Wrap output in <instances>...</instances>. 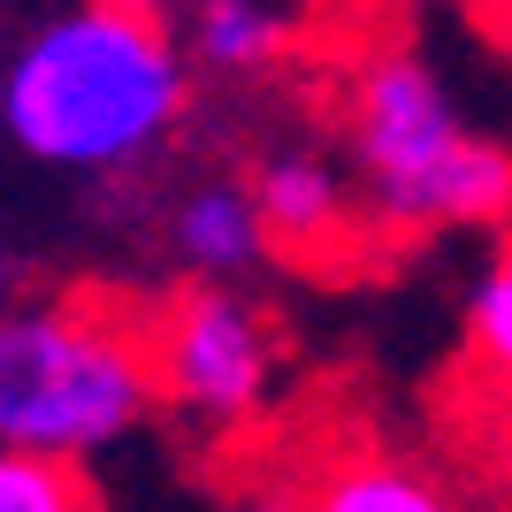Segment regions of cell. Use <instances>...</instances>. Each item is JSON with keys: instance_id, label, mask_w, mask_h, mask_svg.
<instances>
[{"instance_id": "1", "label": "cell", "mask_w": 512, "mask_h": 512, "mask_svg": "<svg viewBox=\"0 0 512 512\" xmlns=\"http://www.w3.org/2000/svg\"><path fill=\"white\" fill-rule=\"evenodd\" d=\"M184 69L161 23L130 0H92L23 46L8 69V130L54 169H107L169 130Z\"/></svg>"}, {"instance_id": "2", "label": "cell", "mask_w": 512, "mask_h": 512, "mask_svg": "<svg viewBox=\"0 0 512 512\" xmlns=\"http://www.w3.org/2000/svg\"><path fill=\"white\" fill-rule=\"evenodd\" d=\"M146 390V337L107 306H31L0 321V444L85 459L146 413Z\"/></svg>"}, {"instance_id": "3", "label": "cell", "mask_w": 512, "mask_h": 512, "mask_svg": "<svg viewBox=\"0 0 512 512\" xmlns=\"http://www.w3.org/2000/svg\"><path fill=\"white\" fill-rule=\"evenodd\" d=\"M352 146H360V176L375 207L406 230L512 214V153L459 130L436 77L406 54L367 62L360 92H352Z\"/></svg>"}, {"instance_id": "4", "label": "cell", "mask_w": 512, "mask_h": 512, "mask_svg": "<svg viewBox=\"0 0 512 512\" xmlns=\"http://www.w3.org/2000/svg\"><path fill=\"white\" fill-rule=\"evenodd\" d=\"M138 337H146L153 383L199 413H245L268 383V329L237 299L192 291V299L161 306L153 321H138Z\"/></svg>"}, {"instance_id": "5", "label": "cell", "mask_w": 512, "mask_h": 512, "mask_svg": "<svg viewBox=\"0 0 512 512\" xmlns=\"http://www.w3.org/2000/svg\"><path fill=\"white\" fill-rule=\"evenodd\" d=\"M176 245L199 260V268H245V260L268 245V214H260L253 192L237 184H207V192L184 199V222H176Z\"/></svg>"}, {"instance_id": "6", "label": "cell", "mask_w": 512, "mask_h": 512, "mask_svg": "<svg viewBox=\"0 0 512 512\" xmlns=\"http://www.w3.org/2000/svg\"><path fill=\"white\" fill-rule=\"evenodd\" d=\"M253 199H260V214H268V237H283V245H321V237L337 230V214H344L337 176L321 169V161H306V153L268 161Z\"/></svg>"}, {"instance_id": "7", "label": "cell", "mask_w": 512, "mask_h": 512, "mask_svg": "<svg viewBox=\"0 0 512 512\" xmlns=\"http://www.w3.org/2000/svg\"><path fill=\"white\" fill-rule=\"evenodd\" d=\"M100 505L69 451H39V444H0V512H85Z\"/></svg>"}, {"instance_id": "8", "label": "cell", "mask_w": 512, "mask_h": 512, "mask_svg": "<svg viewBox=\"0 0 512 512\" xmlns=\"http://www.w3.org/2000/svg\"><path fill=\"white\" fill-rule=\"evenodd\" d=\"M467 344H474V375L490 383V398L512 406V237L497 245V260L482 268V283H474Z\"/></svg>"}, {"instance_id": "9", "label": "cell", "mask_w": 512, "mask_h": 512, "mask_svg": "<svg viewBox=\"0 0 512 512\" xmlns=\"http://www.w3.org/2000/svg\"><path fill=\"white\" fill-rule=\"evenodd\" d=\"M314 505H329V512H436L444 490L421 482L413 467H398V459H352V467H337L314 490Z\"/></svg>"}, {"instance_id": "10", "label": "cell", "mask_w": 512, "mask_h": 512, "mask_svg": "<svg viewBox=\"0 0 512 512\" xmlns=\"http://www.w3.org/2000/svg\"><path fill=\"white\" fill-rule=\"evenodd\" d=\"M199 46H207V62H222V69H253L283 46V16L268 0H207V8H199Z\"/></svg>"}, {"instance_id": "11", "label": "cell", "mask_w": 512, "mask_h": 512, "mask_svg": "<svg viewBox=\"0 0 512 512\" xmlns=\"http://www.w3.org/2000/svg\"><path fill=\"white\" fill-rule=\"evenodd\" d=\"M490 8H497V23H505V31H512V0H490Z\"/></svg>"}, {"instance_id": "12", "label": "cell", "mask_w": 512, "mask_h": 512, "mask_svg": "<svg viewBox=\"0 0 512 512\" xmlns=\"http://www.w3.org/2000/svg\"><path fill=\"white\" fill-rule=\"evenodd\" d=\"M505 459H512V451H505Z\"/></svg>"}]
</instances>
